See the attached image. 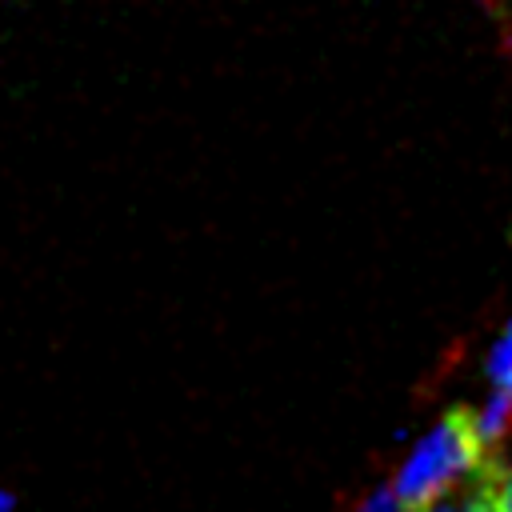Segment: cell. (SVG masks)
I'll return each mask as SVG.
<instances>
[{"instance_id": "6da1fadb", "label": "cell", "mask_w": 512, "mask_h": 512, "mask_svg": "<svg viewBox=\"0 0 512 512\" xmlns=\"http://www.w3.org/2000/svg\"><path fill=\"white\" fill-rule=\"evenodd\" d=\"M484 464H488V456L476 440L472 412H448L404 456V464L396 468L392 492L408 512H428L464 476H480Z\"/></svg>"}, {"instance_id": "7a4b0ae2", "label": "cell", "mask_w": 512, "mask_h": 512, "mask_svg": "<svg viewBox=\"0 0 512 512\" xmlns=\"http://www.w3.org/2000/svg\"><path fill=\"white\" fill-rule=\"evenodd\" d=\"M488 512H512V460H488L472 492Z\"/></svg>"}, {"instance_id": "3957f363", "label": "cell", "mask_w": 512, "mask_h": 512, "mask_svg": "<svg viewBox=\"0 0 512 512\" xmlns=\"http://www.w3.org/2000/svg\"><path fill=\"white\" fill-rule=\"evenodd\" d=\"M488 380L496 384V392H512V320L488 352Z\"/></svg>"}, {"instance_id": "277c9868", "label": "cell", "mask_w": 512, "mask_h": 512, "mask_svg": "<svg viewBox=\"0 0 512 512\" xmlns=\"http://www.w3.org/2000/svg\"><path fill=\"white\" fill-rule=\"evenodd\" d=\"M356 512H408L400 500H396V492H372V496H364L360 504H356Z\"/></svg>"}, {"instance_id": "5b68a950", "label": "cell", "mask_w": 512, "mask_h": 512, "mask_svg": "<svg viewBox=\"0 0 512 512\" xmlns=\"http://www.w3.org/2000/svg\"><path fill=\"white\" fill-rule=\"evenodd\" d=\"M12 508H16V500H12V496L0 488V512H12Z\"/></svg>"}, {"instance_id": "8992f818", "label": "cell", "mask_w": 512, "mask_h": 512, "mask_svg": "<svg viewBox=\"0 0 512 512\" xmlns=\"http://www.w3.org/2000/svg\"><path fill=\"white\" fill-rule=\"evenodd\" d=\"M464 512H488V508H484V504H480L476 496H468V504H464Z\"/></svg>"}, {"instance_id": "52a82bcc", "label": "cell", "mask_w": 512, "mask_h": 512, "mask_svg": "<svg viewBox=\"0 0 512 512\" xmlns=\"http://www.w3.org/2000/svg\"><path fill=\"white\" fill-rule=\"evenodd\" d=\"M428 512H464V508H448V504H436V508H428Z\"/></svg>"}]
</instances>
